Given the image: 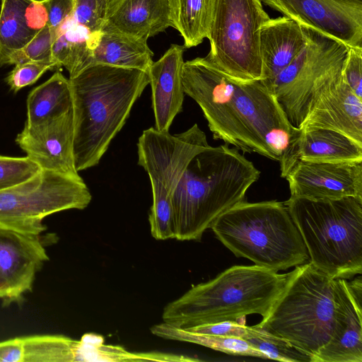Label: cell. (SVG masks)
Here are the masks:
<instances>
[{
    "label": "cell",
    "mask_w": 362,
    "mask_h": 362,
    "mask_svg": "<svg viewBox=\"0 0 362 362\" xmlns=\"http://www.w3.org/2000/svg\"><path fill=\"white\" fill-rule=\"evenodd\" d=\"M285 178L288 182L291 197L315 200L362 198V161L297 160Z\"/></svg>",
    "instance_id": "14"
},
{
    "label": "cell",
    "mask_w": 362,
    "mask_h": 362,
    "mask_svg": "<svg viewBox=\"0 0 362 362\" xmlns=\"http://www.w3.org/2000/svg\"><path fill=\"white\" fill-rule=\"evenodd\" d=\"M182 81L185 93L201 107L214 139L278 161L285 178L298 160L300 130L290 123L262 80L235 79L205 57L185 62Z\"/></svg>",
    "instance_id": "1"
},
{
    "label": "cell",
    "mask_w": 362,
    "mask_h": 362,
    "mask_svg": "<svg viewBox=\"0 0 362 362\" xmlns=\"http://www.w3.org/2000/svg\"><path fill=\"white\" fill-rule=\"evenodd\" d=\"M306 43L302 25L283 16L261 25L259 51L262 81L269 88L276 76L298 55Z\"/></svg>",
    "instance_id": "21"
},
{
    "label": "cell",
    "mask_w": 362,
    "mask_h": 362,
    "mask_svg": "<svg viewBox=\"0 0 362 362\" xmlns=\"http://www.w3.org/2000/svg\"><path fill=\"white\" fill-rule=\"evenodd\" d=\"M18 338L21 362H73L74 339L61 334Z\"/></svg>",
    "instance_id": "28"
},
{
    "label": "cell",
    "mask_w": 362,
    "mask_h": 362,
    "mask_svg": "<svg viewBox=\"0 0 362 362\" xmlns=\"http://www.w3.org/2000/svg\"><path fill=\"white\" fill-rule=\"evenodd\" d=\"M185 47L172 45L148 70L151 88L155 129L168 132L175 117L182 111L185 91L182 81Z\"/></svg>",
    "instance_id": "17"
},
{
    "label": "cell",
    "mask_w": 362,
    "mask_h": 362,
    "mask_svg": "<svg viewBox=\"0 0 362 362\" xmlns=\"http://www.w3.org/2000/svg\"><path fill=\"white\" fill-rule=\"evenodd\" d=\"M337 280V328L313 362H362V278Z\"/></svg>",
    "instance_id": "16"
},
{
    "label": "cell",
    "mask_w": 362,
    "mask_h": 362,
    "mask_svg": "<svg viewBox=\"0 0 362 362\" xmlns=\"http://www.w3.org/2000/svg\"><path fill=\"white\" fill-rule=\"evenodd\" d=\"M169 27V0H108L103 30L147 41Z\"/></svg>",
    "instance_id": "19"
},
{
    "label": "cell",
    "mask_w": 362,
    "mask_h": 362,
    "mask_svg": "<svg viewBox=\"0 0 362 362\" xmlns=\"http://www.w3.org/2000/svg\"><path fill=\"white\" fill-rule=\"evenodd\" d=\"M337 279L309 262L289 272L269 314L255 327L281 338L313 358L332 339L337 325Z\"/></svg>",
    "instance_id": "6"
},
{
    "label": "cell",
    "mask_w": 362,
    "mask_h": 362,
    "mask_svg": "<svg viewBox=\"0 0 362 362\" xmlns=\"http://www.w3.org/2000/svg\"><path fill=\"white\" fill-rule=\"evenodd\" d=\"M150 330L153 334L165 339L195 344L235 356L266 358L243 337L204 334L163 322L153 325Z\"/></svg>",
    "instance_id": "27"
},
{
    "label": "cell",
    "mask_w": 362,
    "mask_h": 362,
    "mask_svg": "<svg viewBox=\"0 0 362 362\" xmlns=\"http://www.w3.org/2000/svg\"><path fill=\"white\" fill-rule=\"evenodd\" d=\"M48 259L40 235L0 229V299L4 303L21 300Z\"/></svg>",
    "instance_id": "13"
},
{
    "label": "cell",
    "mask_w": 362,
    "mask_h": 362,
    "mask_svg": "<svg viewBox=\"0 0 362 362\" xmlns=\"http://www.w3.org/2000/svg\"><path fill=\"white\" fill-rule=\"evenodd\" d=\"M254 348L263 354L266 359L286 362H311V358L297 349L284 339L259 329L247 327L243 337Z\"/></svg>",
    "instance_id": "29"
},
{
    "label": "cell",
    "mask_w": 362,
    "mask_h": 362,
    "mask_svg": "<svg viewBox=\"0 0 362 362\" xmlns=\"http://www.w3.org/2000/svg\"><path fill=\"white\" fill-rule=\"evenodd\" d=\"M76 0H45L48 13L47 25L57 30L73 15Z\"/></svg>",
    "instance_id": "36"
},
{
    "label": "cell",
    "mask_w": 362,
    "mask_h": 362,
    "mask_svg": "<svg viewBox=\"0 0 362 362\" xmlns=\"http://www.w3.org/2000/svg\"><path fill=\"white\" fill-rule=\"evenodd\" d=\"M26 127H33L60 117L72 108L69 79L59 71L33 88L26 100Z\"/></svg>",
    "instance_id": "24"
},
{
    "label": "cell",
    "mask_w": 362,
    "mask_h": 362,
    "mask_svg": "<svg viewBox=\"0 0 362 362\" xmlns=\"http://www.w3.org/2000/svg\"><path fill=\"white\" fill-rule=\"evenodd\" d=\"M57 69L56 65L52 62H28L15 65L5 81L10 89L16 93L35 83L46 71Z\"/></svg>",
    "instance_id": "33"
},
{
    "label": "cell",
    "mask_w": 362,
    "mask_h": 362,
    "mask_svg": "<svg viewBox=\"0 0 362 362\" xmlns=\"http://www.w3.org/2000/svg\"><path fill=\"white\" fill-rule=\"evenodd\" d=\"M269 18L261 0H215L206 57L235 79L262 80L259 33Z\"/></svg>",
    "instance_id": "11"
},
{
    "label": "cell",
    "mask_w": 362,
    "mask_h": 362,
    "mask_svg": "<svg viewBox=\"0 0 362 362\" xmlns=\"http://www.w3.org/2000/svg\"><path fill=\"white\" fill-rule=\"evenodd\" d=\"M238 257L278 272L301 265L309 255L284 202L242 201L221 214L210 228Z\"/></svg>",
    "instance_id": "7"
},
{
    "label": "cell",
    "mask_w": 362,
    "mask_h": 362,
    "mask_svg": "<svg viewBox=\"0 0 362 362\" xmlns=\"http://www.w3.org/2000/svg\"><path fill=\"white\" fill-rule=\"evenodd\" d=\"M56 30L47 25L26 45L10 56L8 65L28 62H47L54 63L57 68L52 57V46Z\"/></svg>",
    "instance_id": "30"
},
{
    "label": "cell",
    "mask_w": 362,
    "mask_h": 362,
    "mask_svg": "<svg viewBox=\"0 0 362 362\" xmlns=\"http://www.w3.org/2000/svg\"><path fill=\"white\" fill-rule=\"evenodd\" d=\"M342 78L354 94L362 98V47H349Z\"/></svg>",
    "instance_id": "34"
},
{
    "label": "cell",
    "mask_w": 362,
    "mask_h": 362,
    "mask_svg": "<svg viewBox=\"0 0 362 362\" xmlns=\"http://www.w3.org/2000/svg\"><path fill=\"white\" fill-rule=\"evenodd\" d=\"M288 276L289 272L279 274L255 264L233 266L168 303L163 310V322L187 329L226 320L245 321L246 315L251 314L264 318Z\"/></svg>",
    "instance_id": "4"
},
{
    "label": "cell",
    "mask_w": 362,
    "mask_h": 362,
    "mask_svg": "<svg viewBox=\"0 0 362 362\" xmlns=\"http://www.w3.org/2000/svg\"><path fill=\"white\" fill-rule=\"evenodd\" d=\"M88 66L108 65L148 71L153 53L147 41L108 30L91 33Z\"/></svg>",
    "instance_id": "22"
},
{
    "label": "cell",
    "mask_w": 362,
    "mask_h": 362,
    "mask_svg": "<svg viewBox=\"0 0 362 362\" xmlns=\"http://www.w3.org/2000/svg\"><path fill=\"white\" fill-rule=\"evenodd\" d=\"M48 23L45 0H1L0 66L26 45Z\"/></svg>",
    "instance_id": "20"
},
{
    "label": "cell",
    "mask_w": 362,
    "mask_h": 362,
    "mask_svg": "<svg viewBox=\"0 0 362 362\" xmlns=\"http://www.w3.org/2000/svg\"><path fill=\"white\" fill-rule=\"evenodd\" d=\"M306 43L269 85L290 123L299 128L320 96L342 79L349 47L303 26Z\"/></svg>",
    "instance_id": "9"
},
{
    "label": "cell",
    "mask_w": 362,
    "mask_h": 362,
    "mask_svg": "<svg viewBox=\"0 0 362 362\" xmlns=\"http://www.w3.org/2000/svg\"><path fill=\"white\" fill-rule=\"evenodd\" d=\"M92 195L82 178L41 169L31 178L0 189V229L41 235L43 220L69 209H84Z\"/></svg>",
    "instance_id": "10"
},
{
    "label": "cell",
    "mask_w": 362,
    "mask_h": 362,
    "mask_svg": "<svg viewBox=\"0 0 362 362\" xmlns=\"http://www.w3.org/2000/svg\"><path fill=\"white\" fill-rule=\"evenodd\" d=\"M215 0H169L172 27L190 48L207 38L213 18Z\"/></svg>",
    "instance_id": "26"
},
{
    "label": "cell",
    "mask_w": 362,
    "mask_h": 362,
    "mask_svg": "<svg viewBox=\"0 0 362 362\" xmlns=\"http://www.w3.org/2000/svg\"><path fill=\"white\" fill-rule=\"evenodd\" d=\"M260 171L236 148L223 144L197 153L172 198L175 239L200 240L223 212L243 201Z\"/></svg>",
    "instance_id": "3"
},
{
    "label": "cell",
    "mask_w": 362,
    "mask_h": 362,
    "mask_svg": "<svg viewBox=\"0 0 362 362\" xmlns=\"http://www.w3.org/2000/svg\"><path fill=\"white\" fill-rule=\"evenodd\" d=\"M91 33L71 18L56 30L52 46V60L58 69L64 66L69 78L88 67Z\"/></svg>",
    "instance_id": "25"
},
{
    "label": "cell",
    "mask_w": 362,
    "mask_h": 362,
    "mask_svg": "<svg viewBox=\"0 0 362 362\" xmlns=\"http://www.w3.org/2000/svg\"><path fill=\"white\" fill-rule=\"evenodd\" d=\"M209 146L197 124L173 135L150 127L139 136L138 165L145 170L151 181L153 203L148 221L155 239L175 238L173 194L190 160Z\"/></svg>",
    "instance_id": "8"
},
{
    "label": "cell",
    "mask_w": 362,
    "mask_h": 362,
    "mask_svg": "<svg viewBox=\"0 0 362 362\" xmlns=\"http://www.w3.org/2000/svg\"><path fill=\"white\" fill-rule=\"evenodd\" d=\"M306 127L332 129L362 145V98L342 78L313 104L298 129Z\"/></svg>",
    "instance_id": "18"
},
{
    "label": "cell",
    "mask_w": 362,
    "mask_h": 362,
    "mask_svg": "<svg viewBox=\"0 0 362 362\" xmlns=\"http://www.w3.org/2000/svg\"><path fill=\"white\" fill-rule=\"evenodd\" d=\"M306 247L309 262L333 279L362 273V198H290L284 202Z\"/></svg>",
    "instance_id": "5"
},
{
    "label": "cell",
    "mask_w": 362,
    "mask_h": 362,
    "mask_svg": "<svg viewBox=\"0 0 362 362\" xmlns=\"http://www.w3.org/2000/svg\"><path fill=\"white\" fill-rule=\"evenodd\" d=\"M187 329L204 334L243 337L247 332L245 321L226 320L200 325Z\"/></svg>",
    "instance_id": "35"
},
{
    "label": "cell",
    "mask_w": 362,
    "mask_h": 362,
    "mask_svg": "<svg viewBox=\"0 0 362 362\" xmlns=\"http://www.w3.org/2000/svg\"><path fill=\"white\" fill-rule=\"evenodd\" d=\"M40 170L38 165L28 156H0V189L23 182Z\"/></svg>",
    "instance_id": "31"
},
{
    "label": "cell",
    "mask_w": 362,
    "mask_h": 362,
    "mask_svg": "<svg viewBox=\"0 0 362 362\" xmlns=\"http://www.w3.org/2000/svg\"><path fill=\"white\" fill-rule=\"evenodd\" d=\"M78 172L97 165L149 84L148 71L103 64L69 78Z\"/></svg>",
    "instance_id": "2"
},
{
    "label": "cell",
    "mask_w": 362,
    "mask_h": 362,
    "mask_svg": "<svg viewBox=\"0 0 362 362\" xmlns=\"http://www.w3.org/2000/svg\"><path fill=\"white\" fill-rule=\"evenodd\" d=\"M296 143L298 160L315 163L362 161V145L339 132L317 127L300 129Z\"/></svg>",
    "instance_id": "23"
},
{
    "label": "cell",
    "mask_w": 362,
    "mask_h": 362,
    "mask_svg": "<svg viewBox=\"0 0 362 362\" xmlns=\"http://www.w3.org/2000/svg\"><path fill=\"white\" fill-rule=\"evenodd\" d=\"M298 24L362 47V0H261Z\"/></svg>",
    "instance_id": "12"
},
{
    "label": "cell",
    "mask_w": 362,
    "mask_h": 362,
    "mask_svg": "<svg viewBox=\"0 0 362 362\" xmlns=\"http://www.w3.org/2000/svg\"><path fill=\"white\" fill-rule=\"evenodd\" d=\"M108 0H76L71 18L91 33H100L106 21Z\"/></svg>",
    "instance_id": "32"
},
{
    "label": "cell",
    "mask_w": 362,
    "mask_h": 362,
    "mask_svg": "<svg viewBox=\"0 0 362 362\" xmlns=\"http://www.w3.org/2000/svg\"><path fill=\"white\" fill-rule=\"evenodd\" d=\"M16 143L40 169L82 178L74 162L72 108L64 115L40 124L24 126L17 135Z\"/></svg>",
    "instance_id": "15"
}]
</instances>
